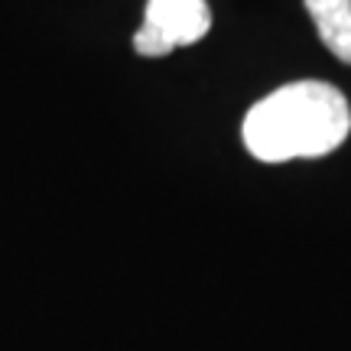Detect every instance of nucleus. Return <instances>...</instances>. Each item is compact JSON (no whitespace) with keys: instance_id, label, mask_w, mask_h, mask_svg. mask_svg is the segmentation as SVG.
I'll list each match as a JSON object with an SVG mask.
<instances>
[{"instance_id":"f257e3e1","label":"nucleus","mask_w":351,"mask_h":351,"mask_svg":"<svg viewBox=\"0 0 351 351\" xmlns=\"http://www.w3.org/2000/svg\"><path fill=\"white\" fill-rule=\"evenodd\" d=\"M351 134V108L328 82H293L254 104L241 137L261 163L315 160L345 143Z\"/></svg>"},{"instance_id":"7ed1b4c3","label":"nucleus","mask_w":351,"mask_h":351,"mask_svg":"<svg viewBox=\"0 0 351 351\" xmlns=\"http://www.w3.org/2000/svg\"><path fill=\"white\" fill-rule=\"evenodd\" d=\"M306 10L326 49L351 65V0H306Z\"/></svg>"},{"instance_id":"f03ea898","label":"nucleus","mask_w":351,"mask_h":351,"mask_svg":"<svg viewBox=\"0 0 351 351\" xmlns=\"http://www.w3.org/2000/svg\"><path fill=\"white\" fill-rule=\"evenodd\" d=\"M212 29L205 0H147L143 26L134 33V49L147 59L169 56L176 46H192Z\"/></svg>"}]
</instances>
